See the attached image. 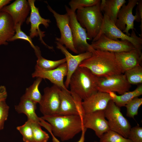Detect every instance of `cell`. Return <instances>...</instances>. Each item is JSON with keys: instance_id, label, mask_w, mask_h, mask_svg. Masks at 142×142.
I'll list each match as a JSON object with an SVG mask.
<instances>
[{"instance_id": "obj_1", "label": "cell", "mask_w": 142, "mask_h": 142, "mask_svg": "<svg viewBox=\"0 0 142 142\" xmlns=\"http://www.w3.org/2000/svg\"><path fill=\"white\" fill-rule=\"evenodd\" d=\"M91 52V56L82 62L79 67L88 68L99 77L123 74L114 53L93 48Z\"/></svg>"}, {"instance_id": "obj_2", "label": "cell", "mask_w": 142, "mask_h": 142, "mask_svg": "<svg viewBox=\"0 0 142 142\" xmlns=\"http://www.w3.org/2000/svg\"><path fill=\"white\" fill-rule=\"evenodd\" d=\"M40 118L50 125L49 133L63 141L72 139L85 128L83 117L80 115L43 116Z\"/></svg>"}, {"instance_id": "obj_3", "label": "cell", "mask_w": 142, "mask_h": 142, "mask_svg": "<svg viewBox=\"0 0 142 142\" xmlns=\"http://www.w3.org/2000/svg\"><path fill=\"white\" fill-rule=\"evenodd\" d=\"M99 78L88 68L79 66L70 78V91L83 100L98 91Z\"/></svg>"}, {"instance_id": "obj_4", "label": "cell", "mask_w": 142, "mask_h": 142, "mask_svg": "<svg viewBox=\"0 0 142 142\" xmlns=\"http://www.w3.org/2000/svg\"><path fill=\"white\" fill-rule=\"evenodd\" d=\"M100 2L94 6L81 8L77 11V19L86 30L87 39L89 40L97 36L102 25L104 16L100 9Z\"/></svg>"}, {"instance_id": "obj_5", "label": "cell", "mask_w": 142, "mask_h": 142, "mask_svg": "<svg viewBox=\"0 0 142 142\" xmlns=\"http://www.w3.org/2000/svg\"><path fill=\"white\" fill-rule=\"evenodd\" d=\"M103 16L101 29L95 38L103 34L108 38L114 40H119V39H120L122 40H128L133 45L140 54H142V38L137 36L134 30H131L130 36H128L118 29L107 16L104 15Z\"/></svg>"}, {"instance_id": "obj_6", "label": "cell", "mask_w": 142, "mask_h": 142, "mask_svg": "<svg viewBox=\"0 0 142 142\" xmlns=\"http://www.w3.org/2000/svg\"><path fill=\"white\" fill-rule=\"evenodd\" d=\"M104 112L110 130L125 138H128L131 126L127 119L123 115L120 108L111 100L104 110Z\"/></svg>"}, {"instance_id": "obj_7", "label": "cell", "mask_w": 142, "mask_h": 142, "mask_svg": "<svg viewBox=\"0 0 142 142\" xmlns=\"http://www.w3.org/2000/svg\"><path fill=\"white\" fill-rule=\"evenodd\" d=\"M65 8L69 17L73 44L78 54L91 52L93 48L87 42L86 30L81 26L77 21L75 12H73L66 5Z\"/></svg>"}, {"instance_id": "obj_8", "label": "cell", "mask_w": 142, "mask_h": 142, "mask_svg": "<svg viewBox=\"0 0 142 142\" xmlns=\"http://www.w3.org/2000/svg\"><path fill=\"white\" fill-rule=\"evenodd\" d=\"M60 104L58 115H78L83 117L84 113L82 106V100L70 90L60 88Z\"/></svg>"}, {"instance_id": "obj_9", "label": "cell", "mask_w": 142, "mask_h": 142, "mask_svg": "<svg viewBox=\"0 0 142 142\" xmlns=\"http://www.w3.org/2000/svg\"><path fill=\"white\" fill-rule=\"evenodd\" d=\"M47 7L55 18L57 26L60 32V38L56 37V41L63 45H64L67 49H68L74 53L78 54L73 44L72 32L70 25V18L68 14L67 13L64 14H60L48 4Z\"/></svg>"}, {"instance_id": "obj_10", "label": "cell", "mask_w": 142, "mask_h": 142, "mask_svg": "<svg viewBox=\"0 0 142 142\" xmlns=\"http://www.w3.org/2000/svg\"><path fill=\"white\" fill-rule=\"evenodd\" d=\"M131 87V85L128 82L125 75L122 73L99 77L97 90L106 93L117 92L120 95L129 91Z\"/></svg>"}, {"instance_id": "obj_11", "label": "cell", "mask_w": 142, "mask_h": 142, "mask_svg": "<svg viewBox=\"0 0 142 142\" xmlns=\"http://www.w3.org/2000/svg\"><path fill=\"white\" fill-rule=\"evenodd\" d=\"M90 45L95 49L114 53L129 52L136 49L128 40H114L103 34L93 39Z\"/></svg>"}, {"instance_id": "obj_12", "label": "cell", "mask_w": 142, "mask_h": 142, "mask_svg": "<svg viewBox=\"0 0 142 142\" xmlns=\"http://www.w3.org/2000/svg\"><path fill=\"white\" fill-rule=\"evenodd\" d=\"M60 88L53 84L44 89V94L39 103L40 110L43 116L58 115L60 104Z\"/></svg>"}, {"instance_id": "obj_13", "label": "cell", "mask_w": 142, "mask_h": 142, "mask_svg": "<svg viewBox=\"0 0 142 142\" xmlns=\"http://www.w3.org/2000/svg\"><path fill=\"white\" fill-rule=\"evenodd\" d=\"M35 1L34 0H28L30 7L31 14L30 16L27 19L26 22L27 24L29 23L31 24L29 36L33 38L39 36L40 40L43 44L49 49L53 50V48L52 47L48 45L44 42L43 38L45 36V32L41 31L39 28L40 25L42 24L45 28H47L51 22L49 19H45L41 17L38 8L35 6Z\"/></svg>"}, {"instance_id": "obj_14", "label": "cell", "mask_w": 142, "mask_h": 142, "mask_svg": "<svg viewBox=\"0 0 142 142\" xmlns=\"http://www.w3.org/2000/svg\"><path fill=\"white\" fill-rule=\"evenodd\" d=\"M67 67L66 63L60 65L57 68L52 70H46L40 67L37 65L34 72L32 74L33 78L40 77L49 80L53 84L60 88L69 91L64 83V79L66 76Z\"/></svg>"}, {"instance_id": "obj_15", "label": "cell", "mask_w": 142, "mask_h": 142, "mask_svg": "<svg viewBox=\"0 0 142 142\" xmlns=\"http://www.w3.org/2000/svg\"><path fill=\"white\" fill-rule=\"evenodd\" d=\"M138 0H129L127 4H124L119 11L115 23L116 27L126 35L130 36L129 31L134 30V22L135 17L133 13L134 7Z\"/></svg>"}, {"instance_id": "obj_16", "label": "cell", "mask_w": 142, "mask_h": 142, "mask_svg": "<svg viewBox=\"0 0 142 142\" xmlns=\"http://www.w3.org/2000/svg\"><path fill=\"white\" fill-rule=\"evenodd\" d=\"M83 121L84 128L93 130L99 138L110 130L108 121L105 119L104 110L85 114L83 117Z\"/></svg>"}, {"instance_id": "obj_17", "label": "cell", "mask_w": 142, "mask_h": 142, "mask_svg": "<svg viewBox=\"0 0 142 142\" xmlns=\"http://www.w3.org/2000/svg\"><path fill=\"white\" fill-rule=\"evenodd\" d=\"M55 43L57 48L60 50L65 57L67 73L64 84L68 89L69 86V82L72 74L82 62L91 56L92 53L90 52H87L77 55H73L68 52L63 45L57 41Z\"/></svg>"}, {"instance_id": "obj_18", "label": "cell", "mask_w": 142, "mask_h": 142, "mask_svg": "<svg viewBox=\"0 0 142 142\" xmlns=\"http://www.w3.org/2000/svg\"><path fill=\"white\" fill-rule=\"evenodd\" d=\"M30 11L28 1L16 0L9 5L4 6L0 11L7 13L11 16L15 26L18 24L22 25Z\"/></svg>"}, {"instance_id": "obj_19", "label": "cell", "mask_w": 142, "mask_h": 142, "mask_svg": "<svg viewBox=\"0 0 142 142\" xmlns=\"http://www.w3.org/2000/svg\"><path fill=\"white\" fill-rule=\"evenodd\" d=\"M111 100L109 93L98 91L82 101V106L84 114L104 110Z\"/></svg>"}, {"instance_id": "obj_20", "label": "cell", "mask_w": 142, "mask_h": 142, "mask_svg": "<svg viewBox=\"0 0 142 142\" xmlns=\"http://www.w3.org/2000/svg\"><path fill=\"white\" fill-rule=\"evenodd\" d=\"M114 53L123 73L129 69L141 65L142 54H140L136 49L129 52Z\"/></svg>"}, {"instance_id": "obj_21", "label": "cell", "mask_w": 142, "mask_h": 142, "mask_svg": "<svg viewBox=\"0 0 142 142\" xmlns=\"http://www.w3.org/2000/svg\"><path fill=\"white\" fill-rule=\"evenodd\" d=\"M15 33V25L11 16L0 11V45H7Z\"/></svg>"}, {"instance_id": "obj_22", "label": "cell", "mask_w": 142, "mask_h": 142, "mask_svg": "<svg viewBox=\"0 0 142 142\" xmlns=\"http://www.w3.org/2000/svg\"><path fill=\"white\" fill-rule=\"evenodd\" d=\"M37 104L22 96L19 104L15 106V109L18 113H23L26 115L28 120L40 125L41 119L38 117L36 113Z\"/></svg>"}, {"instance_id": "obj_23", "label": "cell", "mask_w": 142, "mask_h": 142, "mask_svg": "<svg viewBox=\"0 0 142 142\" xmlns=\"http://www.w3.org/2000/svg\"><path fill=\"white\" fill-rule=\"evenodd\" d=\"M126 2L125 0H102L100 3L101 11L115 24L120 9Z\"/></svg>"}, {"instance_id": "obj_24", "label": "cell", "mask_w": 142, "mask_h": 142, "mask_svg": "<svg viewBox=\"0 0 142 142\" xmlns=\"http://www.w3.org/2000/svg\"><path fill=\"white\" fill-rule=\"evenodd\" d=\"M108 93L110 95L111 100L117 106L120 108L125 106L133 99L142 94V85L140 84L133 91L125 92L119 95H117L113 92H110Z\"/></svg>"}, {"instance_id": "obj_25", "label": "cell", "mask_w": 142, "mask_h": 142, "mask_svg": "<svg viewBox=\"0 0 142 142\" xmlns=\"http://www.w3.org/2000/svg\"><path fill=\"white\" fill-rule=\"evenodd\" d=\"M34 50L35 54L37 58V65L40 68L46 70L55 69L60 65L66 62L65 58L56 60H52L46 59L43 57L39 47L36 46Z\"/></svg>"}, {"instance_id": "obj_26", "label": "cell", "mask_w": 142, "mask_h": 142, "mask_svg": "<svg viewBox=\"0 0 142 142\" xmlns=\"http://www.w3.org/2000/svg\"><path fill=\"white\" fill-rule=\"evenodd\" d=\"M42 80L41 78H37L33 84L26 89L25 93L23 96L37 103H39L42 95L39 91V87Z\"/></svg>"}, {"instance_id": "obj_27", "label": "cell", "mask_w": 142, "mask_h": 142, "mask_svg": "<svg viewBox=\"0 0 142 142\" xmlns=\"http://www.w3.org/2000/svg\"><path fill=\"white\" fill-rule=\"evenodd\" d=\"M124 74L131 85L142 83V67L141 65L135 67L125 72Z\"/></svg>"}, {"instance_id": "obj_28", "label": "cell", "mask_w": 142, "mask_h": 142, "mask_svg": "<svg viewBox=\"0 0 142 142\" xmlns=\"http://www.w3.org/2000/svg\"><path fill=\"white\" fill-rule=\"evenodd\" d=\"M30 121L33 130V142H47L49 138L48 134L42 130L39 123Z\"/></svg>"}, {"instance_id": "obj_29", "label": "cell", "mask_w": 142, "mask_h": 142, "mask_svg": "<svg viewBox=\"0 0 142 142\" xmlns=\"http://www.w3.org/2000/svg\"><path fill=\"white\" fill-rule=\"evenodd\" d=\"M100 139L99 142H132L130 139L110 130L103 134Z\"/></svg>"}, {"instance_id": "obj_30", "label": "cell", "mask_w": 142, "mask_h": 142, "mask_svg": "<svg viewBox=\"0 0 142 142\" xmlns=\"http://www.w3.org/2000/svg\"><path fill=\"white\" fill-rule=\"evenodd\" d=\"M142 104V98L136 97L129 101L125 106L126 108V115L131 118H134L138 114V110Z\"/></svg>"}, {"instance_id": "obj_31", "label": "cell", "mask_w": 142, "mask_h": 142, "mask_svg": "<svg viewBox=\"0 0 142 142\" xmlns=\"http://www.w3.org/2000/svg\"><path fill=\"white\" fill-rule=\"evenodd\" d=\"M17 129L22 135L24 142H33V130L30 120H28L23 125L18 126Z\"/></svg>"}, {"instance_id": "obj_32", "label": "cell", "mask_w": 142, "mask_h": 142, "mask_svg": "<svg viewBox=\"0 0 142 142\" xmlns=\"http://www.w3.org/2000/svg\"><path fill=\"white\" fill-rule=\"evenodd\" d=\"M100 1V0H72L69 4L71 10L75 12L78 9L94 6Z\"/></svg>"}, {"instance_id": "obj_33", "label": "cell", "mask_w": 142, "mask_h": 142, "mask_svg": "<svg viewBox=\"0 0 142 142\" xmlns=\"http://www.w3.org/2000/svg\"><path fill=\"white\" fill-rule=\"evenodd\" d=\"M21 24H18L15 26V32L16 33L8 42L13 41L18 39L24 40L29 42L32 47L34 50H35L36 48V46H35L33 44L32 38L29 36H27L21 30Z\"/></svg>"}, {"instance_id": "obj_34", "label": "cell", "mask_w": 142, "mask_h": 142, "mask_svg": "<svg viewBox=\"0 0 142 142\" xmlns=\"http://www.w3.org/2000/svg\"><path fill=\"white\" fill-rule=\"evenodd\" d=\"M9 108L6 101L0 103V130L4 128V123L8 116Z\"/></svg>"}, {"instance_id": "obj_35", "label": "cell", "mask_w": 142, "mask_h": 142, "mask_svg": "<svg viewBox=\"0 0 142 142\" xmlns=\"http://www.w3.org/2000/svg\"><path fill=\"white\" fill-rule=\"evenodd\" d=\"M128 138L132 142H142V128L137 125L131 128Z\"/></svg>"}, {"instance_id": "obj_36", "label": "cell", "mask_w": 142, "mask_h": 142, "mask_svg": "<svg viewBox=\"0 0 142 142\" xmlns=\"http://www.w3.org/2000/svg\"><path fill=\"white\" fill-rule=\"evenodd\" d=\"M136 5L135 21L138 22H141L140 27L141 32L140 37L142 38V0H138Z\"/></svg>"}, {"instance_id": "obj_37", "label": "cell", "mask_w": 142, "mask_h": 142, "mask_svg": "<svg viewBox=\"0 0 142 142\" xmlns=\"http://www.w3.org/2000/svg\"><path fill=\"white\" fill-rule=\"evenodd\" d=\"M7 97V93L5 87L3 85L0 86V103L6 101Z\"/></svg>"}, {"instance_id": "obj_38", "label": "cell", "mask_w": 142, "mask_h": 142, "mask_svg": "<svg viewBox=\"0 0 142 142\" xmlns=\"http://www.w3.org/2000/svg\"><path fill=\"white\" fill-rule=\"evenodd\" d=\"M87 129L84 128L82 131V134L79 140L77 142H84L85 134ZM52 137L53 142H61L56 137L54 136L52 133H50Z\"/></svg>"}, {"instance_id": "obj_39", "label": "cell", "mask_w": 142, "mask_h": 142, "mask_svg": "<svg viewBox=\"0 0 142 142\" xmlns=\"http://www.w3.org/2000/svg\"><path fill=\"white\" fill-rule=\"evenodd\" d=\"M11 0H0V11L4 6L9 3Z\"/></svg>"}, {"instance_id": "obj_40", "label": "cell", "mask_w": 142, "mask_h": 142, "mask_svg": "<svg viewBox=\"0 0 142 142\" xmlns=\"http://www.w3.org/2000/svg\"><path fill=\"white\" fill-rule=\"evenodd\" d=\"M94 142H98L97 141H94Z\"/></svg>"}]
</instances>
